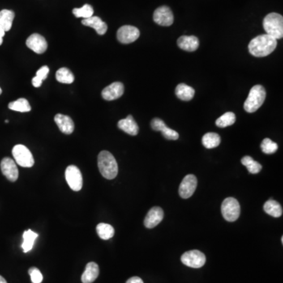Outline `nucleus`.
I'll return each mask as SVG.
<instances>
[{
	"instance_id": "obj_41",
	"label": "nucleus",
	"mask_w": 283,
	"mask_h": 283,
	"mask_svg": "<svg viewBox=\"0 0 283 283\" xmlns=\"http://www.w3.org/2000/svg\"><path fill=\"white\" fill-rule=\"evenodd\" d=\"M5 123H9V121H7V120H6V121H5Z\"/></svg>"
},
{
	"instance_id": "obj_21",
	"label": "nucleus",
	"mask_w": 283,
	"mask_h": 283,
	"mask_svg": "<svg viewBox=\"0 0 283 283\" xmlns=\"http://www.w3.org/2000/svg\"><path fill=\"white\" fill-rule=\"evenodd\" d=\"M195 91L193 87L186 85L185 83H180L176 88V95L182 101H190L194 98Z\"/></svg>"
},
{
	"instance_id": "obj_25",
	"label": "nucleus",
	"mask_w": 283,
	"mask_h": 283,
	"mask_svg": "<svg viewBox=\"0 0 283 283\" xmlns=\"http://www.w3.org/2000/svg\"><path fill=\"white\" fill-rule=\"evenodd\" d=\"M96 231H97L99 238L103 240L110 239L115 234L114 228L110 224H104V223L98 224L97 227H96Z\"/></svg>"
},
{
	"instance_id": "obj_40",
	"label": "nucleus",
	"mask_w": 283,
	"mask_h": 283,
	"mask_svg": "<svg viewBox=\"0 0 283 283\" xmlns=\"http://www.w3.org/2000/svg\"><path fill=\"white\" fill-rule=\"evenodd\" d=\"M2 94V89H1V87H0V95Z\"/></svg>"
},
{
	"instance_id": "obj_26",
	"label": "nucleus",
	"mask_w": 283,
	"mask_h": 283,
	"mask_svg": "<svg viewBox=\"0 0 283 283\" xmlns=\"http://www.w3.org/2000/svg\"><path fill=\"white\" fill-rule=\"evenodd\" d=\"M220 136L216 133H207L202 138V144L207 149L216 148L220 144Z\"/></svg>"
},
{
	"instance_id": "obj_9",
	"label": "nucleus",
	"mask_w": 283,
	"mask_h": 283,
	"mask_svg": "<svg viewBox=\"0 0 283 283\" xmlns=\"http://www.w3.org/2000/svg\"><path fill=\"white\" fill-rule=\"evenodd\" d=\"M140 36L139 30L131 26H124L117 31V40L121 44H131Z\"/></svg>"
},
{
	"instance_id": "obj_17",
	"label": "nucleus",
	"mask_w": 283,
	"mask_h": 283,
	"mask_svg": "<svg viewBox=\"0 0 283 283\" xmlns=\"http://www.w3.org/2000/svg\"><path fill=\"white\" fill-rule=\"evenodd\" d=\"M177 44L180 49L186 51H195L199 47V40L194 36H182L177 40Z\"/></svg>"
},
{
	"instance_id": "obj_30",
	"label": "nucleus",
	"mask_w": 283,
	"mask_h": 283,
	"mask_svg": "<svg viewBox=\"0 0 283 283\" xmlns=\"http://www.w3.org/2000/svg\"><path fill=\"white\" fill-rule=\"evenodd\" d=\"M236 121V116L232 112H228L224 113V115L219 117L216 121V125L218 127L226 128L231 125H234Z\"/></svg>"
},
{
	"instance_id": "obj_3",
	"label": "nucleus",
	"mask_w": 283,
	"mask_h": 283,
	"mask_svg": "<svg viewBox=\"0 0 283 283\" xmlns=\"http://www.w3.org/2000/svg\"><path fill=\"white\" fill-rule=\"evenodd\" d=\"M263 26L267 35L272 36L276 40L283 38V18L281 14L277 13L267 14L263 19Z\"/></svg>"
},
{
	"instance_id": "obj_24",
	"label": "nucleus",
	"mask_w": 283,
	"mask_h": 283,
	"mask_svg": "<svg viewBox=\"0 0 283 283\" xmlns=\"http://www.w3.org/2000/svg\"><path fill=\"white\" fill-rule=\"evenodd\" d=\"M38 234L36 232H32V230L26 231L23 234V243L22 248L23 249L24 253H28L30 250H32L33 248L34 243L38 238Z\"/></svg>"
},
{
	"instance_id": "obj_7",
	"label": "nucleus",
	"mask_w": 283,
	"mask_h": 283,
	"mask_svg": "<svg viewBox=\"0 0 283 283\" xmlns=\"http://www.w3.org/2000/svg\"><path fill=\"white\" fill-rule=\"evenodd\" d=\"M181 261L187 267L200 268L205 265L206 258L205 254L199 250H190L182 254Z\"/></svg>"
},
{
	"instance_id": "obj_12",
	"label": "nucleus",
	"mask_w": 283,
	"mask_h": 283,
	"mask_svg": "<svg viewBox=\"0 0 283 283\" xmlns=\"http://www.w3.org/2000/svg\"><path fill=\"white\" fill-rule=\"evenodd\" d=\"M1 170L2 174L10 182H15L18 178V169L16 163L10 157H4L1 161Z\"/></svg>"
},
{
	"instance_id": "obj_31",
	"label": "nucleus",
	"mask_w": 283,
	"mask_h": 283,
	"mask_svg": "<svg viewBox=\"0 0 283 283\" xmlns=\"http://www.w3.org/2000/svg\"><path fill=\"white\" fill-rule=\"evenodd\" d=\"M49 72L50 70L48 66H44L40 68V70L36 72V77L32 78V85L35 87H40L44 79H47V77H48Z\"/></svg>"
},
{
	"instance_id": "obj_22",
	"label": "nucleus",
	"mask_w": 283,
	"mask_h": 283,
	"mask_svg": "<svg viewBox=\"0 0 283 283\" xmlns=\"http://www.w3.org/2000/svg\"><path fill=\"white\" fill-rule=\"evenodd\" d=\"M14 16L15 14L12 10H2L0 11V27L5 32H8L12 27Z\"/></svg>"
},
{
	"instance_id": "obj_2",
	"label": "nucleus",
	"mask_w": 283,
	"mask_h": 283,
	"mask_svg": "<svg viewBox=\"0 0 283 283\" xmlns=\"http://www.w3.org/2000/svg\"><path fill=\"white\" fill-rule=\"evenodd\" d=\"M98 166L104 178L113 180L118 173V165L113 155L109 151H103L98 156Z\"/></svg>"
},
{
	"instance_id": "obj_8",
	"label": "nucleus",
	"mask_w": 283,
	"mask_h": 283,
	"mask_svg": "<svg viewBox=\"0 0 283 283\" xmlns=\"http://www.w3.org/2000/svg\"><path fill=\"white\" fill-rule=\"evenodd\" d=\"M66 180L70 188L74 191H79L83 186L81 172L75 165H70L66 170Z\"/></svg>"
},
{
	"instance_id": "obj_39",
	"label": "nucleus",
	"mask_w": 283,
	"mask_h": 283,
	"mask_svg": "<svg viewBox=\"0 0 283 283\" xmlns=\"http://www.w3.org/2000/svg\"><path fill=\"white\" fill-rule=\"evenodd\" d=\"M0 283H6V279L2 277L1 275H0Z\"/></svg>"
},
{
	"instance_id": "obj_29",
	"label": "nucleus",
	"mask_w": 283,
	"mask_h": 283,
	"mask_svg": "<svg viewBox=\"0 0 283 283\" xmlns=\"http://www.w3.org/2000/svg\"><path fill=\"white\" fill-rule=\"evenodd\" d=\"M56 79L60 83H74V74L67 68H61L56 73Z\"/></svg>"
},
{
	"instance_id": "obj_34",
	"label": "nucleus",
	"mask_w": 283,
	"mask_h": 283,
	"mask_svg": "<svg viewBox=\"0 0 283 283\" xmlns=\"http://www.w3.org/2000/svg\"><path fill=\"white\" fill-rule=\"evenodd\" d=\"M28 274L30 275L32 283H41L43 281V275L40 270L36 267H31L28 270Z\"/></svg>"
},
{
	"instance_id": "obj_37",
	"label": "nucleus",
	"mask_w": 283,
	"mask_h": 283,
	"mask_svg": "<svg viewBox=\"0 0 283 283\" xmlns=\"http://www.w3.org/2000/svg\"><path fill=\"white\" fill-rule=\"evenodd\" d=\"M126 283H143V281L140 278L135 276V277H131V279H129Z\"/></svg>"
},
{
	"instance_id": "obj_32",
	"label": "nucleus",
	"mask_w": 283,
	"mask_h": 283,
	"mask_svg": "<svg viewBox=\"0 0 283 283\" xmlns=\"http://www.w3.org/2000/svg\"><path fill=\"white\" fill-rule=\"evenodd\" d=\"M73 13L76 18H83V19L93 16L94 9L91 5L85 4L81 8H74Z\"/></svg>"
},
{
	"instance_id": "obj_23",
	"label": "nucleus",
	"mask_w": 283,
	"mask_h": 283,
	"mask_svg": "<svg viewBox=\"0 0 283 283\" xmlns=\"http://www.w3.org/2000/svg\"><path fill=\"white\" fill-rule=\"evenodd\" d=\"M263 209L266 213L273 217L278 218L283 215V208L279 202L275 200H269L265 202Z\"/></svg>"
},
{
	"instance_id": "obj_16",
	"label": "nucleus",
	"mask_w": 283,
	"mask_h": 283,
	"mask_svg": "<svg viewBox=\"0 0 283 283\" xmlns=\"http://www.w3.org/2000/svg\"><path fill=\"white\" fill-rule=\"evenodd\" d=\"M54 121L56 125H58L60 131L66 135H70L74 131V123L71 117L63 114H57L54 117Z\"/></svg>"
},
{
	"instance_id": "obj_13",
	"label": "nucleus",
	"mask_w": 283,
	"mask_h": 283,
	"mask_svg": "<svg viewBox=\"0 0 283 283\" xmlns=\"http://www.w3.org/2000/svg\"><path fill=\"white\" fill-rule=\"evenodd\" d=\"M125 87L123 83L121 82H114L103 89L102 96L106 101H113L121 98L123 95Z\"/></svg>"
},
{
	"instance_id": "obj_33",
	"label": "nucleus",
	"mask_w": 283,
	"mask_h": 283,
	"mask_svg": "<svg viewBox=\"0 0 283 283\" xmlns=\"http://www.w3.org/2000/svg\"><path fill=\"white\" fill-rule=\"evenodd\" d=\"M260 147H261L262 151L267 154H274L277 151L278 148H279L277 143L271 141L268 138L263 139L261 145H260Z\"/></svg>"
},
{
	"instance_id": "obj_36",
	"label": "nucleus",
	"mask_w": 283,
	"mask_h": 283,
	"mask_svg": "<svg viewBox=\"0 0 283 283\" xmlns=\"http://www.w3.org/2000/svg\"><path fill=\"white\" fill-rule=\"evenodd\" d=\"M166 126L165 123L162 120L159 119V118H154L151 121V127L152 129L156 131H160Z\"/></svg>"
},
{
	"instance_id": "obj_35",
	"label": "nucleus",
	"mask_w": 283,
	"mask_h": 283,
	"mask_svg": "<svg viewBox=\"0 0 283 283\" xmlns=\"http://www.w3.org/2000/svg\"><path fill=\"white\" fill-rule=\"evenodd\" d=\"M160 131L162 133L163 136L168 140H177L180 137L177 131H175L173 129H169L167 126H165Z\"/></svg>"
},
{
	"instance_id": "obj_11",
	"label": "nucleus",
	"mask_w": 283,
	"mask_h": 283,
	"mask_svg": "<svg viewBox=\"0 0 283 283\" xmlns=\"http://www.w3.org/2000/svg\"><path fill=\"white\" fill-rule=\"evenodd\" d=\"M154 21L161 26H170L174 22L173 12L168 6H160L154 13Z\"/></svg>"
},
{
	"instance_id": "obj_14",
	"label": "nucleus",
	"mask_w": 283,
	"mask_h": 283,
	"mask_svg": "<svg viewBox=\"0 0 283 283\" xmlns=\"http://www.w3.org/2000/svg\"><path fill=\"white\" fill-rule=\"evenodd\" d=\"M26 45L36 53H43L48 49L45 38L40 34L34 33L26 40Z\"/></svg>"
},
{
	"instance_id": "obj_5",
	"label": "nucleus",
	"mask_w": 283,
	"mask_h": 283,
	"mask_svg": "<svg viewBox=\"0 0 283 283\" xmlns=\"http://www.w3.org/2000/svg\"><path fill=\"white\" fill-rule=\"evenodd\" d=\"M221 212L227 221L234 222L239 217L241 207L235 198H228L222 203Z\"/></svg>"
},
{
	"instance_id": "obj_20",
	"label": "nucleus",
	"mask_w": 283,
	"mask_h": 283,
	"mask_svg": "<svg viewBox=\"0 0 283 283\" xmlns=\"http://www.w3.org/2000/svg\"><path fill=\"white\" fill-rule=\"evenodd\" d=\"M99 275V265L95 262H90V263H87L85 271L82 275V283H92L96 280Z\"/></svg>"
},
{
	"instance_id": "obj_27",
	"label": "nucleus",
	"mask_w": 283,
	"mask_h": 283,
	"mask_svg": "<svg viewBox=\"0 0 283 283\" xmlns=\"http://www.w3.org/2000/svg\"><path fill=\"white\" fill-rule=\"evenodd\" d=\"M8 107L9 109H11V110L21 112V113L29 112L32 109L29 103L26 99H19L16 101L11 102V103H9Z\"/></svg>"
},
{
	"instance_id": "obj_38",
	"label": "nucleus",
	"mask_w": 283,
	"mask_h": 283,
	"mask_svg": "<svg viewBox=\"0 0 283 283\" xmlns=\"http://www.w3.org/2000/svg\"><path fill=\"white\" fill-rule=\"evenodd\" d=\"M5 32H5L4 30L2 29V28L0 27V45H2V38L4 36Z\"/></svg>"
},
{
	"instance_id": "obj_4",
	"label": "nucleus",
	"mask_w": 283,
	"mask_h": 283,
	"mask_svg": "<svg viewBox=\"0 0 283 283\" xmlns=\"http://www.w3.org/2000/svg\"><path fill=\"white\" fill-rule=\"evenodd\" d=\"M265 99L266 91L264 87L261 85L254 86L244 103V109L247 113H254L263 105Z\"/></svg>"
},
{
	"instance_id": "obj_10",
	"label": "nucleus",
	"mask_w": 283,
	"mask_h": 283,
	"mask_svg": "<svg viewBox=\"0 0 283 283\" xmlns=\"http://www.w3.org/2000/svg\"><path fill=\"white\" fill-rule=\"evenodd\" d=\"M198 186V180L194 175H187L182 180L180 188H179V194L181 198H190L194 194V191L196 190Z\"/></svg>"
},
{
	"instance_id": "obj_1",
	"label": "nucleus",
	"mask_w": 283,
	"mask_h": 283,
	"mask_svg": "<svg viewBox=\"0 0 283 283\" xmlns=\"http://www.w3.org/2000/svg\"><path fill=\"white\" fill-rule=\"evenodd\" d=\"M277 47V40L272 36L264 34L257 36L250 41L249 51L252 55L261 58L269 55Z\"/></svg>"
},
{
	"instance_id": "obj_28",
	"label": "nucleus",
	"mask_w": 283,
	"mask_h": 283,
	"mask_svg": "<svg viewBox=\"0 0 283 283\" xmlns=\"http://www.w3.org/2000/svg\"><path fill=\"white\" fill-rule=\"evenodd\" d=\"M242 164L247 168L249 173L251 174H257L262 169V165L257 161H256L250 156L242 157Z\"/></svg>"
},
{
	"instance_id": "obj_19",
	"label": "nucleus",
	"mask_w": 283,
	"mask_h": 283,
	"mask_svg": "<svg viewBox=\"0 0 283 283\" xmlns=\"http://www.w3.org/2000/svg\"><path fill=\"white\" fill-rule=\"evenodd\" d=\"M82 24L93 28L99 35H104L108 29L107 25L99 17L92 16L89 18L83 19Z\"/></svg>"
},
{
	"instance_id": "obj_15",
	"label": "nucleus",
	"mask_w": 283,
	"mask_h": 283,
	"mask_svg": "<svg viewBox=\"0 0 283 283\" xmlns=\"http://www.w3.org/2000/svg\"><path fill=\"white\" fill-rule=\"evenodd\" d=\"M163 218H164V211L162 208L156 207V206L153 207L145 218V227L150 229L155 228L160 224V222L162 221Z\"/></svg>"
},
{
	"instance_id": "obj_6",
	"label": "nucleus",
	"mask_w": 283,
	"mask_h": 283,
	"mask_svg": "<svg viewBox=\"0 0 283 283\" xmlns=\"http://www.w3.org/2000/svg\"><path fill=\"white\" fill-rule=\"evenodd\" d=\"M12 154L17 164L20 166L24 168H31L33 166L35 160L32 153L24 145H16L13 148Z\"/></svg>"
},
{
	"instance_id": "obj_18",
	"label": "nucleus",
	"mask_w": 283,
	"mask_h": 283,
	"mask_svg": "<svg viewBox=\"0 0 283 283\" xmlns=\"http://www.w3.org/2000/svg\"><path fill=\"white\" fill-rule=\"evenodd\" d=\"M117 126L129 135H136L139 133V126L131 115L128 116L125 119L121 120L117 124Z\"/></svg>"
}]
</instances>
